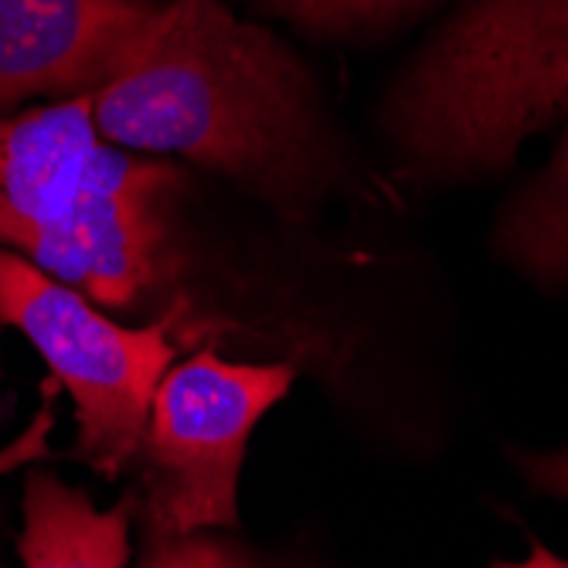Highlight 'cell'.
Wrapping results in <instances>:
<instances>
[{"mask_svg":"<svg viewBox=\"0 0 568 568\" xmlns=\"http://www.w3.org/2000/svg\"><path fill=\"white\" fill-rule=\"evenodd\" d=\"M89 99L102 140L209 168L286 219L351 181L314 75L222 0L164 4L130 69Z\"/></svg>","mask_w":568,"mask_h":568,"instance_id":"6da1fadb","label":"cell"},{"mask_svg":"<svg viewBox=\"0 0 568 568\" xmlns=\"http://www.w3.org/2000/svg\"><path fill=\"white\" fill-rule=\"evenodd\" d=\"M184 174L102 140L92 99L0 116V248L102 310H168L181 280Z\"/></svg>","mask_w":568,"mask_h":568,"instance_id":"7a4b0ae2","label":"cell"},{"mask_svg":"<svg viewBox=\"0 0 568 568\" xmlns=\"http://www.w3.org/2000/svg\"><path fill=\"white\" fill-rule=\"evenodd\" d=\"M568 116V0H470L392 82L382 130L419 184H470L510 168Z\"/></svg>","mask_w":568,"mask_h":568,"instance_id":"3957f363","label":"cell"},{"mask_svg":"<svg viewBox=\"0 0 568 568\" xmlns=\"http://www.w3.org/2000/svg\"><path fill=\"white\" fill-rule=\"evenodd\" d=\"M0 324L21 331L44 357L75 405L79 456L110 480L136 459L153 392L181 344L204 334V324L191 321L187 296L150 324L126 327L11 248H0Z\"/></svg>","mask_w":568,"mask_h":568,"instance_id":"277c9868","label":"cell"},{"mask_svg":"<svg viewBox=\"0 0 568 568\" xmlns=\"http://www.w3.org/2000/svg\"><path fill=\"white\" fill-rule=\"evenodd\" d=\"M290 365H248L197 351L153 392L143 463L150 535L239 528V474L248 436L293 385Z\"/></svg>","mask_w":568,"mask_h":568,"instance_id":"5b68a950","label":"cell"},{"mask_svg":"<svg viewBox=\"0 0 568 568\" xmlns=\"http://www.w3.org/2000/svg\"><path fill=\"white\" fill-rule=\"evenodd\" d=\"M153 0H0V113L38 95H95L143 48Z\"/></svg>","mask_w":568,"mask_h":568,"instance_id":"8992f818","label":"cell"},{"mask_svg":"<svg viewBox=\"0 0 568 568\" xmlns=\"http://www.w3.org/2000/svg\"><path fill=\"white\" fill-rule=\"evenodd\" d=\"M21 514V568H126L130 500L99 510L85 490L34 470L24 480Z\"/></svg>","mask_w":568,"mask_h":568,"instance_id":"52a82bcc","label":"cell"},{"mask_svg":"<svg viewBox=\"0 0 568 568\" xmlns=\"http://www.w3.org/2000/svg\"><path fill=\"white\" fill-rule=\"evenodd\" d=\"M494 248L541 290L568 286V130L548 168L504 201Z\"/></svg>","mask_w":568,"mask_h":568,"instance_id":"ba28073f","label":"cell"},{"mask_svg":"<svg viewBox=\"0 0 568 568\" xmlns=\"http://www.w3.org/2000/svg\"><path fill=\"white\" fill-rule=\"evenodd\" d=\"M439 0H252V8L314 38H372Z\"/></svg>","mask_w":568,"mask_h":568,"instance_id":"9c48e42d","label":"cell"},{"mask_svg":"<svg viewBox=\"0 0 568 568\" xmlns=\"http://www.w3.org/2000/svg\"><path fill=\"white\" fill-rule=\"evenodd\" d=\"M140 568H266L215 535H150Z\"/></svg>","mask_w":568,"mask_h":568,"instance_id":"30bf717a","label":"cell"},{"mask_svg":"<svg viewBox=\"0 0 568 568\" xmlns=\"http://www.w3.org/2000/svg\"><path fill=\"white\" fill-rule=\"evenodd\" d=\"M51 426H55V405H51V398H44L41 408H38V416L28 423V429L14 443L0 446V477L14 474L21 467H31V463H38V459H44L51 453L48 449Z\"/></svg>","mask_w":568,"mask_h":568,"instance_id":"8fae6325","label":"cell"},{"mask_svg":"<svg viewBox=\"0 0 568 568\" xmlns=\"http://www.w3.org/2000/svg\"><path fill=\"white\" fill-rule=\"evenodd\" d=\"M518 463L535 490L568 500V449L561 453H521Z\"/></svg>","mask_w":568,"mask_h":568,"instance_id":"7c38bea8","label":"cell"},{"mask_svg":"<svg viewBox=\"0 0 568 568\" xmlns=\"http://www.w3.org/2000/svg\"><path fill=\"white\" fill-rule=\"evenodd\" d=\"M490 568H568V558H558L541 541H531V555L525 561H494Z\"/></svg>","mask_w":568,"mask_h":568,"instance_id":"4fadbf2b","label":"cell"}]
</instances>
